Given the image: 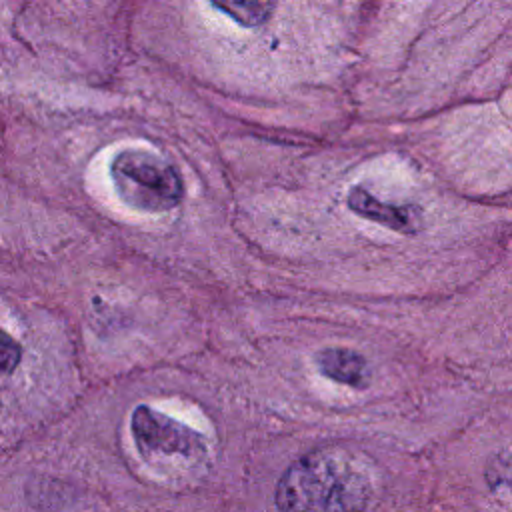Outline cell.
<instances>
[{
  "instance_id": "obj_6",
  "label": "cell",
  "mask_w": 512,
  "mask_h": 512,
  "mask_svg": "<svg viewBox=\"0 0 512 512\" xmlns=\"http://www.w3.org/2000/svg\"><path fill=\"white\" fill-rule=\"evenodd\" d=\"M216 10H222L226 16L236 20L240 26H260L268 20L274 10L272 2H214Z\"/></svg>"
},
{
  "instance_id": "obj_5",
  "label": "cell",
  "mask_w": 512,
  "mask_h": 512,
  "mask_svg": "<svg viewBox=\"0 0 512 512\" xmlns=\"http://www.w3.org/2000/svg\"><path fill=\"white\" fill-rule=\"evenodd\" d=\"M316 366L322 376L352 388H366L370 382V368L366 358L350 348H322L316 354Z\"/></svg>"
},
{
  "instance_id": "obj_3",
  "label": "cell",
  "mask_w": 512,
  "mask_h": 512,
  "mask_svg": "<svg viewBox=\"0 0 512 512\" xmlns=\"http://www.w3.org/2000/svg\"><path fill=\"white\" fill-rule=\"evenodd\" d=\"M130 430L138 454L150 466H196L206 458L202 434L146 404L134 408Z\"/></svg>"
},
{
  "instance_id": "obj_4",
  "label": "cell",
  "mask_w": 512,
  "mask_h": 512,
  "mask_svg": "<svg viewBox=\"0 0 512 512\" xmlns=\"http://www.w3.org/2000/svg\"><path fill=\"white\" fill-rule=\"evenodd\" d=\"M346 202L354 214L366 220L378 222L390 230H396L402 234H416L422 228V212L418 206L382 202L362 186L350 188Z\"/></svg>"
},
{
  "instance_id": "obj_2",
  "label": "cell",
  "mask_w": 512,
  "mask_h": 512,
  "mask_svg": "<svg viewBox=\"0 0 512 512\" xmlns=\"http://www.w3.org/2000/svg\"><path fill=\"white\" fill-rule=\"evenodd\" d=\"M108 170L116 196L136 212L162 214L174 210L184 198L180 172L146 148L116 152Z\"/></svg>"
},
{
  "instance_id": "obj_7",
  "label": "cell",
  "mask_w": 512,
  "mask_h": 512,
  "mask_svg": "<svg viewBox=\"0 0 512 512\" xmlns=\"http://www.w3.org/2000/svg\"><path fill=\"white\" fill-rule=\"evenodd\" d=\"M22 360V346L0 328V376L12 374Z\"/></svg>"
},
{
  "instance_id": "obj_1",
  "label": "cell",
  "mask_w": 512,
  "mask_h": 512,
  "mask_svg": "<svg viewBox=\"0 0 512 512\" xmlns=\"http://www.w3.org/2000/svg\"><path fill=\"white\" fill-rule=\"evenodd\" d=\"M372 496V480L352 454L322 448L294 460L276 484L280 512H360Z\"/></svg>"
}]
</instances>
